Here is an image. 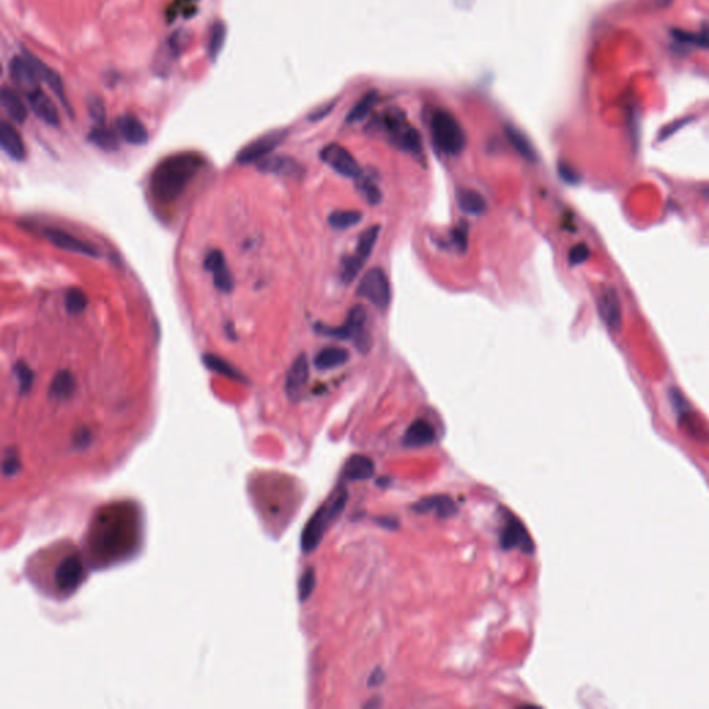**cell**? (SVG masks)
Segmentation results:
<instances>
[{"label": "cell", "instance_id": "6da1fadb", "mask_svg": "<svg viewBox=\"0 0 709 709\" xmlns=\"http://www.w3.org/2000/svg\"><path fill=\"white\" fill-rule=\"evenodd\" d=\"M201 165L203 159L194 152H182L165 158L155 166L150 179V189L154 199L164 204L176 201L200 171Z\"/></svg>", "mask_w": 709, "mask_h": 709}, {"label": "cell", "instance_id": "7a4b0ae2", "mask_svg": "<svg viewBox=\"0 0 709 709\" xmlns=\"http://www.w3.org/2000/svg\"><path fill=\"white\" fill-rule=\"evenodd\" d=\"M347 501L348 492L343 491L331 503H324L310 517L301 535V550L303 554H310L319 547L329 525L343 514Z\"/></svg>", "mask_w": 709, "mask_h": 709}, {"label": "cell", "instance_id": "3957f363", "mask_svg": "<svg viewBox=\"0 0 709 709\" xmlns=\"http://www.w3.org/2000/svg\"><path fill=\"white\" fill-rule=\"evenodd\" d=\"M431 135L435 145L447 155H459L467 143L466 132L456 117L443 108L432 111L429 118Z\"/></svg>", "mask_w": 709, "mask_h": 709}, {"label": "cell", "instance_id": "277c9868", "mask_svg": "<svg viewBox=\"0 0 709 709\" xmlns=\"http://www.w3.org/2000/svg\"><path fill=\"white\" fill-rule=\"evenodd\" d=\"M381 129L385 132L389 142L399 150L410 154L422 152V136L419 131L410 125L402 110L396 107L387 110L381 118Z\"/></svg>", "mask_w": 709, "mask_h": 709}, {"label": "cell", "instance_id": "5b68a950", "mask_svg": "<svg viewBox=\"0 0 709 709\" xmlns=\"http://www.w3.org/2000/svg\"><path fill=\"white\" fill-rule=\"evenodd\" d=\"M367 312L361 305H354L348 312V316L340 327L317 326L322 334L331 336L338 340H352L359 351H366L370 347V337L366 329Z\"/></svg>", "mask_w": 709, "mask_h": 709}, {"label": "cell", "instance_id": "8992f818", "mask_svg": "<svg viewBox=\"0 0 709 709\" xmlns=\"http://www.w3.org/2000/svg\"><path fill=\"white\" fill-rule=\"evenodd\" d=\"M380 230L381 229L377 224V226L366 229L359 236L354 254L351 257H348L347 259H344L343 266H341V279L344 283H352L356 279V276L359 275V272L361 271V268L364 266V264L367 262L368 257L373 252V248H374V245L378 240V236H380Z\"/></svg>", "mask_w": 709, "mask_h": 709}, {"label": "cell", "instance_id": "52a82bcc", "mask_svg": "<svg viewBox=\"0 0 709 709\" xmlns=\"http://www.w3.org/2000/svg\"><path fill=\"white\" fill-rule=\"evenodd\" d=\"M357 295L371 302L378 309L388 308L391 302V287L385 272L381 268H373L360 280Z\"/></svg>", "mask_w": 709, "mask_h": 709}, {"label": "cell", "instance_id": "ba28073f", "mask_svg": "<svg viewBox=\"0 0 709 709\" xmlns=\"http://www.w3.org/2000/svg\"><path fill=\"white\" fill-rule=\"evenodd\" d=\"M597 310L608 330L618 333L622 329V302L614 285L606 284L600 288L597 295Z\"/></svg>", "mask_w": 709, "mask_h": 709}, {"label": "cell", "instance_id": "9c48e42d", "mask_svg": "<svg viewBox=\"0 0 709 709\" xmlns=\"http://www.w3.org/2000/svg\"><path fill=\"white\" fill-rule=\"evenodd\" d=\"M320 158L324 164H327L333 171L345 178H360L361 168L357 164L354 155L343 145L331 143L323 147L320 151Z\"/></svg>", "mask_w": 709, "mask_h": 709}, {"label": "cell", "instance_id": "30bf717a", "mask_svg": "<svg viewBox=\"0 0 709 709\" xmlns=\"http://www.w3.org/2000/svg\"><path fill=\"white\" fill-rule=\"evenodd\" d=\"M284 138H285L284 131L269 132L243 147L237 154L236 159L241 165L261 162L262 159L266 158V155H269L280 143L283 142Z\"/></svg>", "mask_w": 709, "mask_h": 709}, {"label": "cell", "instance_id": "8fae6325", "mask_svg": "<svg viewBox=\"0 0 709 709\" xmlns=\"http://www.w3.org/2000/svg\"><path fill=\"white\" fill-rule=\"evenodd\" d=\"M500 546L503 550L518 549L525 554L535 552V545L527 528L515 517L510 515L500 532Z\"/></svg>", "mask_w": 709, "mask_h": 709}, {"label": "cell", "instance_id": "7c38bea8", "mask_svg": "<svg viewBox=\"0 0 709 709\" xmlns=\"http://www.w3.org/2000/svg\"><path fill=\"white\" fill-rule=\"evenodd\" d=\"M85 567L79 556L71 554L64 557L56 568L55 580L60 590L73 592L83 580Z\"/></svg>", "mask_w": 709, "mask_h": 709}, {"label": "cell", "instance_id": "4fadbf2b", "mask_svg": "<svg viewBox=\"0 0 709 709\" xmlns=\"http://www.w3.org/2000/svg\"><path fill=\"white\" fill-rule=\"evenodd\" d=\"M309 380V361L306 354H301L291 363L285 375V394L292 402L298 401Z\"/></svg>", "mask_w": 709, "mask_h": 709}, {"label": "cell", "instance_id": "5bb4252c", "mask_svg": "<svg viewBox=\"0 0 709 709\" xmlns=\"http://www.w3.org/2000/svg\"><path fill=\"white\" fill-rule=\"evenodd\" d=\"M204 268L213 273V284L219 291L230 294L234 289V278L226 265V259L222 251H210L204 259Z\"/></svg>", "mask_w": 709, "mask_h": 709}, {"label": "cell", "instance_id": "9a60e30c", "mask_svg": "<svg viewBox=\"0 0 709 709\" xmlns=\"http://www.w3.org/2000/svg\"><path fill=\"white\" fill-rule=\"evenodd\" d=\"M45 236L53 245H56L57 248H60L63 251L75 252V254H80V255H86V257H93V258H97L100 255L96 247H93L92 244H89L83 240L76 238L75 236H72L64 230L46 229Z\"/></svg>", "mask_w": 709, "mask_h": 709}, {"label": "cell", "instance_id": "2e32d148", "mask_svg": "<svg viewBox=\"0 0 709 709\" xmlns=\"http://www.w3.org/2000/svg\"><path fill=\"white\" fill-rule=\"evenodd\" d=\"M27 100H28L29 108L34 111V114L41 121H43L45 124H48L50 127H59L60 125L59 111H57L55 103L52 101V99L48 94H45L39 89H35L32 92H28Z\"/></svg>", "mask_w": 709, "mask_h": 709}, {"label": "cell", "instance_id": "e0dca14e", "mask_svg": "<svg viewBox=\"0 0 709 709\" xmlns=\"http://www.w3.org/2000/svg\"><path fill=\"white\" fill-rule=\"evenodd\" d=\"M10 75L21 89H27L28 92L38 89L41 78L28 55L25 57H14L10 62Z\"/></svg>", "mask_w": 709, "mask_h": 709}, {"label": "cell", "instance_id": "ac0fdd59", "mask_svg": "<svg viewBox=\"0 0 709 709\" xmlns=\"http://www.w3.org/2000/svg\"><path fill=\"white\" fill-rule=\"evenodd\" d=\"M412 510L419 514L434 513L439 518H450L457 514V506L454 500L446 495H434L423 497L420 501L412 506Z\"/></svg>", "mask_w": 709, "mask_h": 709}, {"label": "cell", "instance_id": "d6986e66", "mask_svg": "<svg viewBox=\"0 0 709 709\" xmlns=\"http://www.w3.org/2000/svg\"><path fill=\"white\" fill-rule=\"evenodd\" d=\"M117 129L122 139L129 144L142 145L148 141V132L145 127L143 125L142 121L136 118L135 115L125 114L118 117L117 120Z\"/></svg>", "mask_w": 709, "mask_h": 709}, {"label": "cell", "instance_id": "ffe728a7", "mask_svg": "<svg viewBox=\"0 0 709 709\" xmlns=\"http://www.w3.org/2000/svg\"><path fill=\"white\" fill-rule=\"evenodd\" d=\"M435 439V428L426 420H416L406 429L402 442L406 447H424L434 443Z\"/></svg>", "mask_w": 709, "mask_h": 709}, {"label": "cell", "instance_id": "44dd1931", "mask_svg": "<svg viewBox=\"0 0 709 709\" xmlns=\"http://www.w3.org/2000/svg\"><path fill=\"white\" fill-rule=\"evenodd\" d=\"M0 145L10 158L15 161H24L27 155L25 144L18 131L8 122H1L0 125Z\"/></svg>", "mask_w": 709, "mask_h": 709}, {"label": "cell", "instance_id": "7402d4cb", "mask_svg": "<svg viewBox=\"0 0 709 709\" xmlns=\"http://www.w3.org/2000/svg\"><path fill=\"white\" fill-rule=\"evenodd\" d=\"M375 466L374 461L364 456V454H354L350 457V460L345 463L344 467V477L350 481H366L374 477Z\"/></svg>", "mask_w": 709, "mask_h": 709}, {"label": "cell", "instance_id": "603a6c76", "mask_svg": "<svg viewBox=\"0 0 709 709\" xmlns=\"http://www.w3.org/2000/svg\"><path fill=\"white\" fill-rule=\"evenodd\" d=\"M76 389V381L71 371L60 370L52 380L49 387V398L52 401H67Z\"/></svg>", "mask_w": 709, "mask_h": 709}, {"label": "cell", "instance_id": "cb8c5ba5", "mask_svg": "<svg viewBox=\"0 0 709 709\" xmlns=\"http://www.w3.org/2000/svg\"><path fill=\"white\" fill-rule=\"evenodd\" d=\"M1 106L6 111V114L14 121L15 124H24L28 117V110L21 97L10 87H3L0 93Z\"/></svg>", "mask_w": 709, "mask_h": 709}, {"label": "cell", "instance_id": "d4e9b609", "mask_svg": "<svg viewBox=\"0 0 709 709\" xmlns=\"http://www.w3.org/2000/svg\"><path fill=\"white\" fill-rule=\"evenodd\" d=\"M350 360V352L344 348H324L315 356V366L317 370L326 371L344 366Z\"/></svg>", "mask_w": 709, "mask_h": 709}, {"label": "cell", "instance_id": "484cf974", "mask_svg": "<svg viewBox=\"0 0 709 709\" xmlns=\"http://www.w3.org/2000/svg\"><path fill=\"white\" fill-rule=\"evenodd\" d=\"M34 67L36 69L38 75L41 79H43L48 86L52 89V92L59 97V100L63 103V104H67L66 103V94H64V85H63V80L60 78V75L56 71H53L50 67H48L46 64H43L41 60H38L35 56L32 55H28Z\"/></svg>", "mask_w": 709, "mask_h": 709}, {"label": "cell", "instance_id": "4316f807", "mask_svg": "<svg viewBox=\"0 0 709 709\" xmlns=\"http://www.w3.org/2000/svg\"><path fill=\"white\" fill-rule=\"evenodd\" d=\"M259 171L265 173L275 175H296L301 171V166L295 162V159L288 157H271L265 158L259 162Z\"/></svg>", "mask_w": 709, "mask_h": 709}, {"label": "cell", "instance_id": "83f0119b", "mask_svg": "<svg viewBox=\"0 0 709 709\" xmlns=\"http://www.w3.org/2000/svg\"><path fill=\"white\" fill-rule=\"evenodd\" d=\"M457 203L460 210L468 215H481L487 210L484 196L471 189H460L457 192Z\"/></svg>", "mask_w": 709, "mask_h": 709}, {"label": "cell", "instance_id": "f1b7e54d", "mask_svg": "<svg viewBox=\"0 0 709 709\" xmlns=\"http://www.w3.org/2000/svg\"><path fill=\"white\" fill-rule=\"evenodd\" d=\"M203 360L206 363V366L213 370L215 373L223 375V377H227L230 380H234V381H240V382H244L247 381L245 377L241 374V371H238L233 364H230L226 359L223 357H219L216 354H204L203 356Z\"/></svg>", "mask_w": 709, "mask_h": 709}, {"label": "cell", "instance_id": "f546056e", "mask_svg": "<svg viewBox=\"0 0 709 709\" xmlns=\"http://www.w3.org/2000/svg\"><path fill=\"white\" fill-rule=\"evenodd\" d=\"M507 138H508V142L511 143V145L518 151V154L521 157H524L527 161H531V162L536 161V154H535L532 144L518 129L508 127L507 128Z\"/></svg>", "mask_w": 709, "mask_h": 709}, {"label": "cell", "instance_id": "4dcf8cb0", "mask_svg": "<svg viewBox=\"0 0 709 709\" xmlns=\"http://www.w3.org/2000/svg\"><path fill=\"white\" fill-rule=\"evenodd\" d=\"M361 213L354 210L334 211L329 216V223L336 230H347L356 226L361 220Z\"/></svg>", "mask_w": 709, "mask_h": 709}, {"label": "cell", "instance_id": "1f68e13d", "mask_svg": "<svg viewBox=\"0 0 709 709\" xmlns=\"http://www.w3.org/2000/svg\"><path fill=\"white\" fill-rule=\"evenodd\" d=\"M377 101V93L375 92H368L366 93L356 104H354V108L351 110V113L348 114V118L347 121L351 122V124H356L359 121H361L363 118L367 117V114L371 111L373 106L375 104Z\"/></svg>", "mask_w": 709, "mask_h": 709}, {"label": "cell", "instance_id": "d6a6232c", "mask_svg": "<svg viewBox=\"0 0 709 709\" xmlns=\"http://www.w3.org/2000/svg\"><path fill=\"white\" fill-rule=\"evenodd\" d=\"M89 141L94 143L97 147L107 150V151H113V150L118 148V139H117L115 134L113 131L106 129L104 127L94 128L89 135Z\"/></svg>", "mask_w": 709, "mask_h": 709}, {"label": "cell", "instance_id": "836d02e7", "mask_svg": "<svg viewBox=\"0 0 709 709\" xmlns=\"http://www.w3.org/2000/svg\"><path fill=\"white\" fill-rule=\"evenodd\" d=\"M87 306V296L86 294L80 289V288H70L66 294V309L67 312L72 315V316H76V315H80L82 312H85Z\"/></svg>", "mask_w": 709, "mask_h": 709}, {"label": "cell", "instance_id": "e575fe53", "mask_svg": "<svg viewBox=\"0 0 709 709\" xmlns=\"http://www.w3.org/2000/svg\"><path fill=\"white\" fill-rule=\"evenodd\" d=\"M14 374L17 377V381H18V391L21 395H25L31 391L32 385H34V380H35V374L34 371L29 368V366L27 363H24L22 360L21 361H17L14 364Z\"/></svg>", "mask_w": 709, "mask_h": 709}, {"label": "cell", "instance_id": "d590c367", "mask_svg": "<svg viewBox=\"0 0 709 709\" xmlns=\"http://www.w3.org/2000/svg\"><path fill=\"white\" fill-rule=\"evenodd\" d=\"M315 586H316V572L313 568H308L302 573L298 583V596L302 603L310 597V594L315 590Z\"/></svg>", "mask_w": 709, "mask_h": 709}, {"label": "cell", "instance_id": "8d00e7d4", "mask_svg": "<svg viewBox=\"0 0 709 709\" xmlns=\"http://www.w3.org/2000/svg\"><path fill=\"white\" fill-rule=\"evenodd\" d=\"M224 39H226V27L223 22H216L211 29V38H210V45H208V50H210V57L215 60L222 48H223V43H224Z\"/></svg>", "mask_w": 709, "mask_h": 709}, {"label": "cell", "instance_id": "74e56055", "mask_svg": "<svg viewBox=\"0 0 709 709\" xmlns=\"http://www.w3.org/2000/svg\"><path fill=\"white\" fill-rule=\"evenodd\" d=\"M452 241L459 252H464L468 247V223L461 220L452 231Z\"/></svg>", "mask_w": 709, "mask_h": 709}, {"label": "cell", "instance_id": "f35d334b", "mask_svg": "<svg viewBox=\"0 0 709 709\" xmlns=\"http://www.w3.org/2000/svg\"><path fill=\"white\" fill-rule=\"evenodd\" d=\"M673 32V36L682 42V43H692L694 46H704V48H708L709 46V34H692V32H683V31H672Z\"/></svg>", "mask_w": 709, "mask_h": 709}, {"label": "cell", "instance_id": "ab89813d", "mask_svg": "<svg viewBox=\"0 0 709 709\" xmlns=\"http://www.w3.org/2000/svg\"><path fill=\"white\" fill-rule=\"evenodd\" d=\"M359 190L361 192L366 201L371 206H377L382 199L378 186L373 180H361V183L359 185Z\"/></svg>", "mask_w": 709, "mask_h": 709}, {"label": "cell", "instance_id": "60d3db41", "mask_svg": "<svg viewBox=\"0 0 709 709\" xmlns=\"http://www.w3.org/2000/svg\"><path fill=\"white\" fill-rule=\"evenodd\" d=\"M21 468V463H20V459L15 453L14 449H7L6 453H4V457H3V474L7 475V477H13L15 475Z\"/></svg>", "mask_w": 709, "mask_h": 709}, {"label": "cell", "instance_id": "b9f144b4", "mask_svg": "<svg viewBox=\"0 0 709 709\" xmlns=\"http://www.w3.org/2000/svg\"><path fill=\"white\" fill-rule=\"evenodd\" d=\"M589 257H590L589 247L585 243H579L571 248L569 255H568V261L572 266H576V265L585 264L589 259Z\"/></svg>", "mask_w": 709, "mask_h": 709}, {"label": "cell", "instance_id": "7bdbcfd3", "mask_svg": "<svg viewBox=\"0 0 709 709\" xmlns=\"http://www.w3.org/2000/svg\"><path fill=\"white\" fill-rule=\"evenodd\" d=\"M87 110H89L90 117L94 121H97L100 125L104 122L106 110H104V106H103V103H101V100L99 97H90L87 100Z\"/></svg>", "mask_w": 709, "mask_h": 709}, {"label": "cell", "instance_id": "ee69618b", "mask_svg": "<svg viewBox=\"0 0 709 709\" xmlns=\"http://www.w3.org/2000/svg\"><path fill=\"white\" fill-rule=\"evenodd\" d=\"M385 679V675H384V671L381 668H375L371 673H370V678L367 680V686L368 687H377L380 686Z\"/></svg>", "mask_w": 709, "mask_h": 709}, {"label": "cell", "instance_id": "f6af8a7d", "mask_svg": "<svg viewBox=\"0 0 709 709\" xmlns=\"http://www.w3.org/2000/svg\"><path fill=\"white\" fill-rule=\"evenodd\" d=\"M89 442H90V432L87 429H79L73 436V445L78 447L87 446Z\"/></svg>", "mask_w": 709, "mask_h": 709}, {"label": "cell", "instance_id": "bcb514c9", "mask_svg": "<svg viewBox=\"0 0 709 709\" xmlns=\"http://www.w3.org/2000/svg\"><path fill=\"white\" fill-rule=\"evenodd\" d=\"M560 173H561V176H563L567 182H576V180H578V176L575 175V172H573L569 166H567V165H561V166H560Z\"/></svg>", "mask_w": 709, "mask_h": 709}, {"label": "cell", "instance_id": "7dc6e473", "mask_svg": "<svg viewBox=\"0 0 709 709\" xmlns=\"http://www.w3.org/2000/svg\"><path fill=\"white\" fill-rule=\"evenodd\" d=\"M377 522L384 527V528H388V529H395L398 528V521L394 520V518H388V517H381V518H375Z\"/></svg>", "mask_w": 709, "mask_h": 709}]
</instances>
